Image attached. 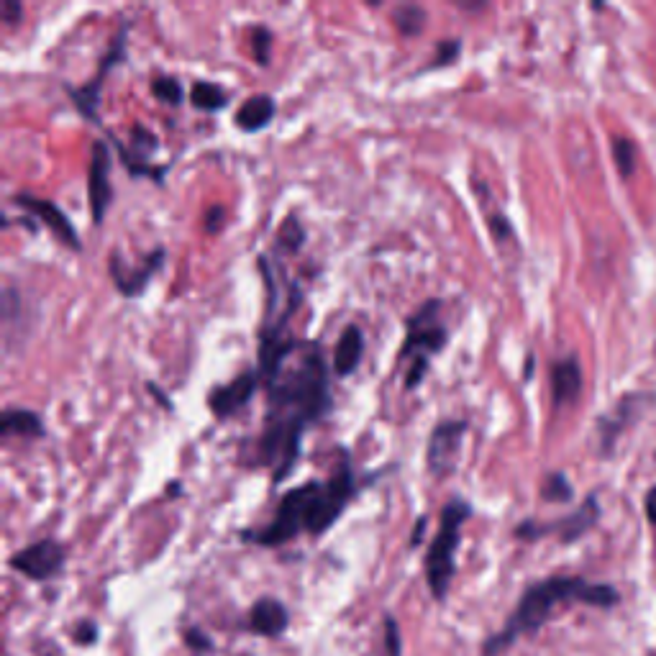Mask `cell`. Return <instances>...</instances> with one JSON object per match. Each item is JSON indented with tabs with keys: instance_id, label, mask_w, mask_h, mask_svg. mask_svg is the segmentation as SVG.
<instances>
[{
	"instance_id": "obj_5",
	"label": "cell",
	"mask_w": 656,
	"mask_h": 656,
	"mask_svg": "<svg viewBox=\"0 0 656 656\" xmlns=\"http://www.w3.org/2000/svg\"><path fill=\"white\" fill-rule=\"evenodd\" d=\"M357 492L359 482L357 475H354L352 457H349V451L346 449H339V464L334 467V475L321 482L316 513H313L311 523V536H323L328 528L334 526V523L344 516V510L349 508V503L357 498Z\"/></svg>"
},
{
	"instance_id": "obj_17",
	"label": "cell",
	"mask_w": 656,
	"mask_h": 656,
	"mask_svg": "<svg viewBox=\"0 0 656 656\" xmlns=\"http://www.w3.org/2000/svg\"><path fill=\"white\" fill-rule=\"evenodd\" d=\"M290 626V610L277 598H259L249 610V631L267 639H277Z\"/></svg>"
},
{
	"instance_id": "obj_35",
	"label": "cell",
	"mask_w": 656,
	"mask_h": 656,
	"mask_svg": "<svg viewBox=\"0 0 656 656\" xmlns=\"http://www.w3.org/2000/svg\"><path fill=\"white\" fill-rule=\"evenodd\" d=\"M185 641H188L193 649H200V651H211L213 646L211 639H208L203 631H198V628H188V631H185Z\"/></svg>"
},
{
	"instance_id": "obj_30",
	"label": "cell",
	"mask_w": 656,
	"mask_h": 656,
	"mask_svg": "<svg viewBox=\"0 0 656 656\" xmlns=\"http://www.w3.org/2000/svg\"><path fill=\"white\" fill-rule=\"evenodd\" d=\"M382 631H385V651H387V656H400V654H403V639H400V626H398V621H395L393 615H385V626H382Z\"/></svg>"
},
{
	"instance_id": "obj_2",
	"label": "cell",
	"mask_w": 656,
	"mask_h": 656,
	"mask_svg": "<svg viewBox=\"0 0 656 656\" xmlns=\"http://www.w3.org/2000/svg\"><path fill=\"white\" fill-rule=\"evenodd\" d=\"M562 603H585L592 608H615L621 603V592L605 582H587L585 577H546L523 590L516 610L508 615L505 626L485 641L482 656H500L523 636L541 631L551 613Z\"/></svg>"
},
{
	"instance_id": "obj_32",
	"label": "cell",
	"mask_w": 656,
	"mask_h": 656,
	"mask_svg": "<svg viewBox=\"0 0 656 656\" xmlns=\"http://www.w3.org/2000/svg\"><path fill=\"white\" fill-rule=\"evenodd\" d=\"M428 359H413V362H410V367H408V372H405V390H416L418 385H421L423 380H426V375H428Z\"/></svg>"
},
{
	"instance_id": "obj_36",
	"label": "cell",
	"mask_w": 656,
	"mask_h": 656,
	"mask_svg": "<svg viewBox=\"0 0 656 656\" xmlns=\"http://www.w3.org/2000/svg\"><path fill=\"white\" fill-rule=\"evenodd\" d=\"M644 510H646V518H649V523H654L656 526V485L646 492Z\"/></svg>"
},
{
	"instance_id": "obj_13",
	"label": "cell",
	"mask_w": 656,
	"mask_h": 656,
	"mask_svg": "<svg viewBox=\"0 0 656 656\" xmlns=\"http://www.w3.org/2000/svg\"><path fill=\"white\" fill-rule=\"evenodd\" d=\"M111 200H113L111 149H108V144L103 139H95L93 152H90V167H88V203L95 226H100V223L106 221Z\"/></svg>"
},
{
	"instance_id": "obj_28",
	"label": "cell",
	"mask_w": 656,
	"mask_h": 656,
	"mask_svg": "<svg viewBox=\"0 0 656 656\" xmlns=\"http://www.w3.org/2000/svg\"><path fill=\"white\" fill-rule=\"evenodd\" d=\"M613 159L618 164V172L623 177H631L636 170V147L628 139H615L613 141Z\"/></svg>"
},
{
	"instance_id": "obj_25",
	"label": "cell",
	"mask_w": 656,
	"mask_h": 656,
	"mask_svg": "<svg viewBox=\"0 0 656 656\" xmlns=\"http://www.w3.org/2000/svg\"><path fill=\"white\" fill-rule=\"evenodd\" d=\"M249 47L259 67H267L272 62V31L267 26H252L249 29Z\"/></svg>"
},
{
	"instance_id": "obj_6",
	"label": "cell",
	"mask_w": 656,
	"mask_h": 656,
	"mask_svg": "<svg viewBox=\"0 0 656 656\" xmlns=\"http://www.w3.org/2000/svg\"><path fill=\"white\" fill-rule=\"evenodd\" d=\"M449 341L444 321H441V300H426L416 313L405 318V339L400 346L398 359H428L441 354V349Z\"/></svg>"
},
{
	"instance_id": "obj_40",
	"label": "cell",
	"mask_w": 656,
	"mask_h": 656,
	"mask_svg": "<svg viewBox=\"0 0 656 656\" xmlns=\"http://www.w3.org/2000/svg\"><path fill=\"white\" fill-rule=\"evenodd\" d=\"M167 490H170V498H177V495H180V482H170V487H167Z\"/></svg>"
},
{
	"instance_id": "obj_20",
	"label": "cell",
	"mask_w": 656,
	"mask_h": 656,
	"mask_svg": "<svg viewBox=\"0 0 656 656\" xmlns=\"http://www.w3.org/2000/svg\"><path fill=\"white\" fill-rule=\"evenodd\" d=\"M277 113V103L272 95H252V98L241 103L236 111L234 123L236 129L246 131V134H257V131L267 129Z\"/></svg>"
},
{
	"instance_id": "obj_15",
	"label": "cell",
	"mask_w": 656,
	"mask_h": 656,
	"mask_svg": "<svg viewBox=\"0 0 656 656\" xmlns=\"http://www.w3.org/2000/svg\"><path fill=\"white\" fill-rule=\"evenodd\" d=\"M13 203H16L18 208L29 211L36 221L44 223V226H47V229L54 234V239L62 241L67 249H72V252H80L82 249L80 234H77L75 223L70 221V216H67V213L62 211L59 205H54L52 200H47V198H36V195H31V193H16L13 195Z\"/></svg>"
},
{
	"instance_id": "obj_26",
	"label": "cell",
	"mask_w": 656,
	"mask_h": 656,
	"mask_svg": "<svg viewBox=\"0 0 656 656\" xmlns=\"http://www.w3.org/2000/svg\"><path fill=\"white\" fill-rule=\"evenodd\" d=\"M152 95L159 103H167V106H180L182 98H185V90H182L180 82L170 75L154 77L152 80Z\"/></svg>"
},
{
	"instance_id": "obj_31",
	"label": "cell",
	"mask_w": 656,
	"mask_h": 656,
	"mask_svg": "<svg viewBox=\"0 0 656 656\" xmlns=\"http://www.w3.org/2000/svg\"><path fill=\"white\" fill-rule=\"evenodd\" d=\"M223 226H226V208H223V205H208L203 213L205 234L216 236Z\"/></svg>"
},
{
	"instance_id": "obj_9",
	"label": "cell",
	"mask_w": 656,
	"mask_h": 656,
	"mask_svg": "<svg viewBox=\"0 0 656 656\" xmlns=\"http://www.w3.org/2000/svg\"><path fill=\"white\" fill-rule=\"evenodd\" d=\"M469 431L467 418H449L436 423L426 444V469L434 477H446L457 469L462 441Z\"/></svg>"
},
{
	"instance_id": "obj_33",
	"label": "cell",
	"mask_w": 656,
	"mask_h": 656,
	"mask_svg": "<svg viewBox=\"0 0 656 656\" xmlns=\"http://www.w3.org/2000/svg\"><path fill=\"white\" fill-rule=\"evenodd\" d=\"M24 18V6L16 3V0H3L0 3V21L6 26H16L18 21Z\"/></svg>"
},
{
	"instance_id": "obj_37",
	"label": "cell",
	"mask_w": 656,
	"mask_h": 656,
	"mask_svg": "<svg viewBox=\"0 0 656 656\" xmlns=\"http://www.w3.org/2000/svg\"><path fill=\"white\" fill-rule=\"evenodd\" d=\"M426 523H428V518H426V516L418 518V521H416V528H413V536H410V546H418V544H421L423 533H426Z\"/></svg>"
},
{
	"instance_id": "obj_14",
	"label": "cell",
	"mask_w": 656,
	"mask_h": 656,
	"mask_svg": "<svg viewBox=\"0 0 656 656\" xmlns=\"http://www.w3.org/2000/svg\"><path fill=\"white\" fill-rule=\"evenodd\" d=\"M111 141L116 144L118 157H121L123 167H126V172H129L131 177H152L154 182L162 185L164 172L157 170V167H152V162H149L152 154L159 149V139L152 134V131L136 123V126H131L129 131V144L118 141L116 136H111Z\"/></svg>"
},
{
	"instance_id": "obj_23",
	"label": "cell",
	"mask_w": 656,
	"mask_h": 656,
	"mask_svg": "<svg viewBox=\"0 0 656 656\" xmlns=\"http://www.w3.org/2000/svg\"><path fill=\"white\" fill-rule=\"evenodd\" d=\"M305 241V229L300 226L298 216H285L280 223V229H277V236H275V244L280 252L285 254H298L300 246H303Z\"/></svg>"
},
{
	"instance_id": "obj_16",
	"label": "cell",
	"mask_w": 656,
	"mask_h": 656,
	"mask_svg": "<svg viewBox=\"0 0 656 656\" xmlns=\"http://www.w3.org/2000/svg\"><path fill=\"white\" fill-rule=\"evenodd\" d=\"M582 395V367L580 359L569 354V357L557 359L551 364V403L554 408L562 410L574 405Z\"/></svg>"
},
{
	"instance_id": "obj_22",
	"label": "cell",
	"mask_w": 656,
	"mask_h": 656,
	"mask_svg": "<svg viewBox=\"0 0 656 656\" xmlns=\"http://www.w3.org/2000/svg\"><path fill=\"white\" fill-rule=\"evenodd\" d=\"M390 21H393L395 29L403 36H418L426 29V11L421 6H413V3H403V6H395L390 13Z\"/></svg>"
},
{
	"instance_id": "obj_38",
	"label": "cell",
	"mask_w": 656,
	"mask_h": 656,
	"mask_svg": "<svg viewBox=\"0 0 656 656\" xmlns=\"http://www.w3.org/2000/svg\"><path fill=\"white\" fill-rule=\"evenodd\" d=\"M147 390L154 395V398L159 400V405H162V408H167V410H170V413H172V410H175V405H172V400L167 398V395L159 393V387L154 385V382H147Z\"/></svg>"
},
{
	"instance_id": "obj_8",
	"label": "cell",
	"mask_w": 656,
	"mask_h": 656,
	"mask_svg": "<svg viewBox=\"0 0 656 656\" xmlns=\"http://www.w3.org/2000/svg\"><path fill=\"white\" fill-rule=\"evenodd\" d=\"M129 31H131V21H123L118 26V34L113 36L111 47H108L106 57L100 59L98 72L93 75V80L88 85H82V88H67L70 93L72 103L77 106V111L82 113L90 121H98V106H100V93H103V82L106 77L121 65L123 59H126V49H129Z\"/></svg>"
},
{
	"instance_id": "obj_4",
	"label": "cell",
	"mask_w": 656,
	"mask_h": 656,
	"mask_svg": "<svg viewBox=\"0 0 656 656\" xmlns=\"http://www.w3.org/2000/svg\"><path fill=\"white\" fill-rule=\"evenodd\" d=\"M321 482L323 480H305L303 485L290 487L282 495L280 505H277L275 518L267 526L257 528V531H241V539L249 541V544L275 549V546L290 544L293 539H298L300 533H311Z\"/></svg>"
},
{
	"instance_id": "obj_34",
	"label": "cell",
	"mask_w": 656,
	"mask_h": 656,
	"mask_svg": "<svg viewBox=\"0 0 656 656\" xmlns=\"http://www.w3.org/2000/svg\"><path fill=\"white\" fill-rule=\"evenodd\" d=\"M95 639H98V626H95L93 621H85V623H80V626H77V631H75L77 644L90 646V644H95Z\"/></svg>"
},
{
	"instance_id": "obj_18",
	"label": "cell",
	"mask_w": 656,
	"mask_h": 656,
	"mask_svg": "<svg viewBox=\"0 0 656 656\" xmlns=\"http://www.w3.org/2000/svg\"><path fill=\"white\" fill-rule=\"evenodd\" d=\"M364 357V334L359 326H346L341 331L339 341H336L334 349V372L339 377H349L357 372V367L362 364Z\"/></svg>"
},
{
	"instance_id": "obj_39",
	"label": "cell",
	"mask_w": 656,
	"mask_h": 656,
	"mask_svg": "<svg viewBox=\"0 0 656 656\" xmlns=\"http://www.w3.org/2000/svg\"><path fill=\"white\" fill-rule=\"evenodd\" d=\"M39 656H65V654L57 649V644H52V641H44V644L39 646Z\"/></svg>"
},
{
	"instance_id": "obj_3",
	"label": "cell",
	"mask_w": 656,
	"mask_h": 656,
	"mask_svg": "<svg viewBox=\"0 0 656 656\" xmlns=\"http://www.w3.org/2000/svg\"><path fill=\"white\" fill-rule=\"evenodd\" d=\"M472 513H475L472 505L464 498H459V495L446 500V505L441 508L439 531H436V536L428 544L426 559H423L428 590H431V595L439 603L446 600L451 580L457 574V551L459 544H462V526L472 518Z\"/></svg>"
},
{
	"instance_id": "obj_12",
	"label": "cell",
	"mask_w": 656,
	"mask_h": 656,
	"mask_svg": "<svg viewBox=\"0 0 656 656\" xmlns=\"http://www.w3.org/2000/svg\"><path fill=\"white\" fill-rule=\"evenodd\" d=\"M259 385H262V377H259L257 369H246V372H239L226 385L213 387L205 403H208V408H211V413L218 421H226V418H234L236 413H241L246 405L252 403Z\"/></svg>"
},
{
	"instance_id": "obj_1",
	"label": "cell",
	"mask_w": 656,
	"mask_h": 656,
	"mask_svg": "<svg viewBox=\"0 0 656 656\" xmlns=\"http://www.w3.org/2000/svg\"><path fill=\"white\" fill-rule=\"evenodd\" d=\"M267 387V416L254 446L252 467H267L280 485L303 457L305 431L331 413V377L323 349L316 341H298L285 362L262 377Z\"/></svg>"
},
{
	"instance_id": "obj_27",
	"label": "cell",
	"mask_w": 656,
	"mask_h": 656,
	"mask_svg": "<svg viewBox=\"0 0 656 656\" xmlns=\"http://www.w3.org/2000/svg\"><path fill=\"white\" fill-rule=\"evenodd\" d=\"M459 54H462V41H459V39H441L439 44H436L434 59L428 62L426 70H441V67L454 65V62L459 59Z\"/></svg>"
},
{
	"instance_id": "obj_11",
	"label": "cell",
	"mask_w": 656,
	"mask_h": 656,
	"mask_svg": "<svg viewBox=\"0 0 656 656\" xmlns=\"http://www.w3.org/2000/svg\"><path fill=\"white\" fill-rule=\"evenodd\" d=\"M164 259H167V252H164L162 246H157V249H152L147 257L141 259V264L134 270V267L123 262L121 254L111 252V257H108V275H111L113 285H116V290L123 298H139L149 287V282L157 277V272L164 267Z\"/></svg>"
},
{
	"instance_id": "obj_7",
	"label": "cell",
	"mask_w": 656,
	"mask_h": 656,
	"mask_svg": "<svg viewBox=\"0 0 656 656\" xmlns=\"http://www.w3.org/2000/svg\"><path fill=\"white\" fill-rule=\"evenodd\" d=\"M598 521H600V503L595 495H590V498H587L580 508L574 510V513H569V516L564 518H557V521L518 523L513 536L521 541H539V539H546V536H559L562 544H574V541H580Z\"/></svg>"
},
{
	"instance_id": "obj_19",
	"label": "cell",
	"mask_w": 656,
	"mask_h": 656,
	"mask_svg": "<svg viewBox=\"0 0 656 656\" xmlns=\"http://www.w3.org/2000/svg\"><path fill=\"white\" fill-rule=\"evenodd\" d=\"M0 436L3 439H44L47 436V426L41 421L39 413L29 408H6L0 416Z\"/></svg>"
},
{
	"instance_id": "obj_24",
	"label": "cell",
	"mask_w": 656,
	"mask_h": 656,
	"mask_svg": "<svg viewBox=\"0 0 656 656\" xmlns=\"http://www.w3.org/2000/svg\"><path fill=\"white\" fill-rule=\"evenodd\" d=\"M572 495V485H569V480L562 472H549V475L544 477V482H541V498H544L546 503H569Z\"/></svg>"
},
{
	"instance_id": "obj_21",
	"label": "cell",
	"mask_w": 656,
	"mask_h": 656,
	"mask_svg": "<svg viewBox=\"0 0 656 656\" xmlns=\"http://www.w3.org/2000/svg\"><path fill=\"white\" fill-rule=\"evenodd\" d=\"M190 103H193V108H198V111L216 113L221 111V108H226L229 93L211 80H195L193 88H190Z\"/></svg>"
},
{
	"instance_id": "obj_29",
	"label": "cell",
	"mask_w": 656,
	"mask_h": 656,
	"mask_svg": "<svg viewBox=\"0 0 656 656\" xmlns=\"http://www.w3.org/2000/svg\"><path fill=\"white\" fill-rule=\"evenodd\" d=\"M487 229H490V236L498 244H505V241L513 239V226L505 218V213H500L498 208H492V213H487Z\"/></svg>"
},
{
	"instance_id": "obj_10",
	"label": "cell",
	"mask_w": 656,
	"mask_h": 656,
	"mask_svg": "<svg viewBox=\"0 0 656 656\" xmlns=\"http://www.w3.org/2000/svg\"><path fill=\"white\" fill-rule=\"evenodd\" d=\"M11 569H16L18 574H24L26 580L31 582H49L54 577L62 574L67 564V546L59 544L54 539H41L34 541L26 549L16 551L11 559H8Z\"/></svg>"
}]
</instances>
